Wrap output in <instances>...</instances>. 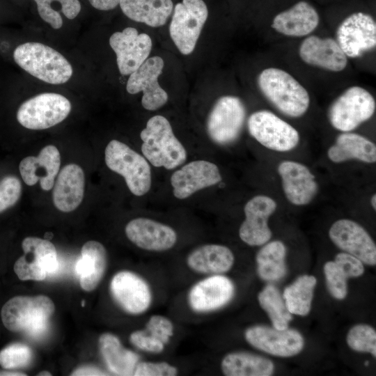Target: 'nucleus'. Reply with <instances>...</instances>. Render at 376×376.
Returning a JSON list of instances; mask_svg holds the SVG:
<instances>
[{
    "instance_id": "nucleus-12",
    "label": "nucleus",
    "mask_w": 376,
    "mask_h": 376,
    "mask_svg": "<svg viewBox=\"0 0 376 376\" xmlns=\"http://www.w3.org/2000/svg\"><path fill=\"white\" fill-rule=\"evenodd\" d=\"M336 36V40L347 57H360L375 48V21L369 14L352 13L338 25Z\"/></svg>"
},
{
    "instance_id": "nucleus-31",
    "label": "nucleus",
    "mask_w": 376,
    "mask_h": 376,
    "mask_svg": "<svg viewBox=\"0 0 376 376\" xmlns=\"http://www.w3.org/2000/svg\"><path fill=\"white\" fill-rule=\"evenodd\" d=\"M99 347L109 370L116 375H132L139 361V355L125 348L111 333H104L99 338Z\"/></svg>"
},
{
    "instance_id": "nucleus-23",
    "label": "nucleus",
    "mask_w": 376,
    "mask_h": 376,
    "mask_svg": "<svg viewBox=\"0 0 376 376\" xmlns=\"http://www.w3.org/2000/svg\"><path fill=\"white\" fill-rule=\"evenodd\" d=\"M299 55L305 63L331 72H340L347 64L348 57L331 38L306 37L299 46Z\"/></svg>"
},
{
    "instance_id": "nucleus-42",
    "label": "nucleus",
    "mask_w": 376,
    "mask_h": 376,
    "mask_svg": "<svg viewBox=\"0 0 376 376\" xmlns=\"http://www.w3.org/2000/svg\"><path fill=\"white\" fill-rule=\"evenodd\" d=\"M178 374V368L166 361H139L133 375L174 376Z\"/></svg>"
},
{
    "instance_id": "nucleus-15",
    "label": "nucleus",
    "mask_w": 376,
    "mask_h": 376,
    "mask_svg": "<svg viewBox=\"0 0 376 376\" xmlns=\"http://www.w3.org/2000/svg\"><path fill=\"white\" fill-rule=\"evenodd\" d=\"M110 291L116 302L127 313L146 312L152 301L149 283L140 275L127 270L117 272L110 283Z\"/></svg>"
},
{
    "instance_id": "nucleus-6",
    "label": "nucleus",
    "mask_w": 376,
    "mask_h": 376,
    "mask_svg": "<svg viewBox=\"0 0 376 376\" xmlns=\"http://www.w3.org/2000/svg\"><path fill=\"white\" fill-rule=\"evenodd\" d=\"M208 14L203 0H182L174 6L169 33L182 54L189 55L194 50Z\"/></svg>"
},
{
    "instance_id": "nucleus-36",
    "label": "nucleus",
    "mask_w": 376,
    "mask_h": 376,
    "mask_svg": "<svg viewBox=\"0 0 376 376\" xmlns=\"http://www.w3.org/2000/svg\"><path fill=\"white\" fill-rule=\"evenodd\" d=\"M261 308L267 313L273 327L277 329L288 328L292 314L288 311L283 297L273 285H266L258 295Z\"/></svg>"
},
{
    "instance_id": "nucleus-48",
    "label": "nucleus",
    "mask_w": 376,
    "mask_h": 376,
    "mask_svg": "<svg viewBox=\"0 0 376 376\" xmlns=\"http://www.w3.org/2000/svg\"><path fill=\"white\" fill-rule=\"evenodd\" d=\"M370 203L372 205V207L374 210H376V194H373L370 199Z\"/></svg>"
},
{
    "instance_id": "nucleus-17",
    "label": "nucleus",
    "mask_w": 376,
    "mask_h": 376,
    "mask_svg": "<svg viewBox=\"0 0 376 376\" xmlns=\"http://www.w3.org/2000/svg\"><path fill=\"white\" fill-rule=\"evenodd\" d=\"M235 291V285L228 277L223 274L208 275L191 287L187 302L195 313H210L228 304Z\"/></svg>"
},
{
    "instance_id": "nucleus-43",
    "label": "nucleus",
    "mask_w": 376,
    "mask_h": 376,
    "mask_svg": "<svg viewBox=\"0 0 376 376\" xmlns=\"http://www.w3.org/2000/svg\"><path fill=\"white\" fill-rule=\"evenodd\" d=\"M130 341L137 349L152 354L162 352L166 347L162 342L155 338L145 329L133 331L130 336Z\"/></svg>"
},
{
    "instance_id": "nucleus-45",
    "label": "nucleus",
    "mask_w": 376,
    "mask_h": 376,
    "mask_svg": "<svg viewBox=\"0 0 376 376\" xmlns=\"http://www.w3.org/2000/svg\"><path fill=\"white\" fill-rule=\"evenodd\" d=\"M92 7L101 11H109L119 6L120 0H88Z\"/></svg>"
},
{
    "instance_id": "nucleus-19",
    "label": "nucleus",
    "mask_w": 376,
    "mask_h": 376,
    "mask_svg": "<svg viewBox=\"0 0 376 376\" xmlns=\"http://www.w3.org/2000/svg\"><path fill=\"white\" fill-rule=\"evenodd\" d=\"M277 207L276 202L265 195H257L244 207L245 219L239 228V236L245 244L262 246L272 237L268 219Z\"/></svg>"
},
{
    "instance_id": "nucleus-38",
    "label": "nucleus",
    "mask_w": 376,
    "mask_h": 376,
    "mask_svg": "<svg viewBox=\"0 0 376 376\" xmlns=\"http://www.w3.org/2000/svg\"><path fill=\"white\" fill-rule=\"evenodd\" d=\"M31 349L20 343L10 344L0 352V365L5 369H16L28 366L32 359Z\"/></svg>"
},
{
    "instance_id": "nucleus-18",
    "label": "nucleus",
    "mask_w": 376,
    "mask_h": 376,
    "mask_svg": "<svg viewBox=\"0 0 376 376\" xmlns=\"http://www.w3.org/2000/svg\"><path fill=\"white\" fill-rule=\"evenodd\" d=\"M332 242L344 252L354 256L368 265L376 264V246L368 233L357 222L341 219L329 228Z\"/></svg>"
},
{
    "instance_id": "nucleus-9",
    "label": "nucleus",
    "mask_w": 376,
    "mask_h": 376,
    "mask_svg": "<svg viewBox=\"0 0 376 376\" xmlns=\"http://www.w3.org/2000/svg\"><path fill=\"white\" fill-rule=\"evenodd\" d=\"M246 115L240 98L228 95L220 97L207 116L206 129L210 139L221 146L235 141L242 130Z\"/></svg>"
},
{
    "instance_id": "nucleus-11",
    "label": "nucleus",
    "mask_w": 376,
    "mask_h": 376,
    "mask_svg": "<svg viewBox=\"0 0 376 376\" xmlns=\"http://www.w3.org/2000/svg\"><path fill=\"white\" fill-rule=\"evenodd\" d=\"M22 246L24 254L14 265V271L20 280L42 281L57 271V252L49 240L27 237Z\"/></svg>"
},
{
    "instance_id": "nucleus-7",
    "label": "nucleus",
    "mask_w": 376,
    "mask_h": 376,
    "mask_svg": "<svg viewBox=\"0 0 376 376\" xmlns=\"http://www.w3.org/2000/svg\"><path fill=\"white\" fill-rule=\"evenodd\" d=\"M375 108L373 96L365 88L354 86L347 88L331 103L328 118L337 130L351 132L368 120Z\"/></svg>"
},
{
    "instance_id": "nucleus-14",
    "label": "nucleus",
    "mask_w": 376,
    "mask_h": 376,
    "mask_svg": "<svg viewBox=\"0 0 376 376\" xmlns=\"http://www.w3.org/2000/svg\"><path fill=\"white\" fill-rule=\"evenodd\" d=\"M109 43L116 54L117 66L122 75H130L141 66L148 58L152 47L150 36L139 33L134 27L113 33Z\"/></svg>"
},
{
    "instance_id": "nucleus-1",
    "label": "nucleus",
    "mask_w": 376,
    "mask_h": 376,
    "mask_svg": "<svg viewBox=\"0 0 376 376\" xmlns=\"http://www.w3.org/2000/svg\"><path fill=\"white\" fill-rule=\"evenodd\" d=\"M54 312V302L45 295L17 296L5 303L1 315L3 325L9 331L38 338L47 331Z\"/></svg>"
},
{
    "instance_id": "nucleus-29",
    "label": "nucleus",
    "mask_w": 376,
    "mask_h": 376,
    "mask_svg": "<svg viewBox=\"0 0 376 376\" xmlns=\"http://www.w3.org/2000/svg\"><path fill=\"white\" fill-rule=\"evenodd\" d=\"M107 264V253L99 242H86L81 251V257L75 265L80 285L86 291L93 290L102 280Z\"/></svg>"
},
{
    "instance_id": "nucleus-30",
    "label": "nucleus",
    "mask_w": 376,
    "mask_h": 376,
    "mask_svg": "<svg viewBox=\"0 0 376 376\" xmlns=\"http://www.w3.org/2000/svg\"><path fill=\"white\" fill-rule=\"evenodd\" d=\"M119 6L131 20L159 27L171 16L174 5L172 0H120Z\"/></svg>"
},
{
    "instance_id": "nucleus-34",
    "label": "nucleus",
    "mask_w": 376,
    "mask_h": 376,
    "mask_svg": "<svg viewBox=\"0 0 376 376\" xmlns=\"http://www.w3.org/2000/svg\"><path fill=\"white\" fill-rule=\"evenodd\" d=\"M316 283L315 276L302 275L285 288L283 298L291 314L306 316L309 313Z\"/></svg>"
},
{
    "instance_id": "nucleus-39",
    "label": "nucleus",
    "mask_w": 376,
    "mask_h": 376,
    "mask_svg": "<svg viewBox=\"0 0 376 376\" xmlns=\"http://www.w3.org/2000/svg\"><path fill=\"white\" fill-rule=\"evenodd\" d=\"M324 273L327 289L331 296L337 299L345 298L348 277L344 271L334 261H328L324 265Z\"/></svg>"
},
{
    "instance_id": "nucleus-5",
    "label": "nucleus",
    "mask_w": 376,
    "mask_h": 376,
    "mask_svg": "<svg viewBox=\"0 0 376 376\" xmlns=\"http://www.w3.org/2000/svg\"><path fill=\"white\" fill-rule=\"evenodd\" d=\"M107 167L123 176L135 196L145 195L151 187V170L147 159L125 143L111 140L104 151Z\"/></svg>"
},
{
    "instance_id": "nucleus-41",
    "label": "nucleus",
    "mask_w": 376,
    "mask_h": 376,
    "mask_svg": "<svg viewBox=\"0 0 376 376\" xmlns=\"http://www.w3.org/2000/svg\"><path fill=\"white\" fill-rule=\"evenodd\" d=\"M144 329L165 345L169 344L174 334L173 322L162 315H151L148 320Z\"/></svg>"
},
{
    "instance_id": "nucleus-10",
    "label": "nucleus",
    "mask_w": 376,
    "mask_h": 376,
    "mask_svg": "<svg viewBox=\"0 0 376 376\" xmlns=\"http://www.w3.org/2000/svg\"><path fill=\"white\" fill-rule=\"evenodd\" d=\"M250 135L264 147L277 152L292 150L299 144L298 131L267 110L253 112L247 120Z\"/></svg>"
},
{
    "instance_id": "nucleus-46",
    "label": "nucleus",
    "mask_w": 376,
    "mask_h": 376,
    "mask_svg": "<svg viewBox=\"0 0 376 376\" xmlns=\"http://www.w3.org/2000/svg\"><path fill=\"white\" fill-rule=\"evenodd\" d=\"M104 372L93 366H82L76 369L71 375H106Z\"/></svg>"
},
{
    "instance_id": "nucleus-49",
    "label": "nucleus",
    "mask_w": 376,
    "mask_h": 376,
    "mask_svg": "<svg viewBox=\"0 0 376 376\" xmlns=\"http://www.w3.org/2000/svg\"><path fill=\"white\" fill-rule=\"evenodd\" d=\"M53 237V234L52 233H47L45 235V239L49 240Z\"/></svg>"
},
{
    "instance_id": "nucleus-44",
    "label": "nucleus",
    "mask_w": 376,
    "mask_h": 376,
    "mask_svg": "<svg viewBox=\"0 0 376 376\" xmlns=\"http://www.w3.org/2000/svg\"><path fill=\"white\" fill-rule=\"evenodd\" d=\"M334 262L344 271L348 278L358 277L363 274V263L354 256L345 252L338 253Z\"/></svg>"
},
{
    "instance_id": "nucleus-4",
    "label": "nucleus",
    "mask_w": 376,
    "mask_h": 376,
    "mask_svg": "<svg viewBox=\"0 0 376 376\" xmlns=\"http://www.w3.org/2000/svg\"><path fill=\"white\" fill-rule=\"evenodd\" d=\"M15 62L33 77L48 84L66 83L72 75L70 62L52 47L38 42H27L13 52Z\"/></svg>"
},
{
    "instance_id": "nucleus-2",
    "label": "nucleus",
    "mask_w": 376,
    "mask_h": 376,
    "mask_svg": "<svg viewBox=\"0 0 376 376\" xmlns=\"http://www.w3.org/2000/svg\"><path fill=\"white\" fill-rule=\"evenodd\" d=\"M257 82L263 95L283 114L298 118L307 111L311 102L307 90L286 71L265 68Z\"/></svg>"
},
{
    "instance_id": "nucleus-35",
    "label": "nucleus",
    "mask_w": 376,
    "mask_h": 376,
    "mask_svg": "<svg viewBox=\"0 0 376 376\" xmlns=\"http://www.w3.org/2000/svg\"><path fill=\"white\" fill-rule=\"evenodd\" d=\"M40 17L54 29L63 24V14L67 19H73L80 13L79 0H33Z\"/></svg>"
},
{
    "instance_id": "nucleus-50",
    "label": "nucleus",
    "mask_w": 376,
    "mask_h": 376,
    "mask_svg": "<svg viewBox=\"0 0 376 376\" xmlns=\"http://www.w3.org/2000/svg\"><path fill=\"white\" fill-rule=\"evenodd\" d=\"M38 375H42V376H43V375H46V376L49 375L50 376V375H52V374L50 373L47 372V371H42L38 374Z\"/></svg>"
},
{
    "instance_id": "nucleus-33",
    "label": "nucleus",
    "mask_w": 376,
    "mask_h": 376,
    "mask_svg": "<svg viewBox=\"0 0 376 376\" xmlns=\"http://www.w3.org/2000/svg\"><path fill=\"white\" fill-rule=\"evenodd\" d=\"M285 244L274 240L263 244L256 256L259 277L266 281H278L286 274Z\"/></svg>"
},
{
    "instance_id": "nucleus-28",
    "label": "nucleus",
    "mask_w": 376,
    "mask_h": 376,
    "mask_svg": "<svg viewBox=\"0 0 376 376\" xmlns=\"http://www.w3.org/2000/svg\"><path fill=\"white\" fill-rule=\"evenodd\" d=\"M327 156L334 163L355 159L373 164L376 162V146L361 134L345 132L336 137L328 149Z\"/></svg>"
},
{
    "instance_id": "nucleus-40",
    "label": "nucleus",
    "mask_w": 376,
    "mask_h": 376,
    "mask_svg": "<svg viewBox=\"0 0 376 376\" xmlns=\"http://www.w3.org/2000/svg\"><path fill=\"white\" fill-rule=\"evenodd\" d=\"M22 193L20 180L14 175H7L0 180V213L13 207Z\"/></svg>"
},
{
    "instance_id": "nucleus-32",
    "label": "nucleus",
    "mask_w": 376,
    "mask_h": 376,
    "mask_svg": "<svg viewBox=\"0 0 376 376\" xmlns=\"http://www.w3.org/2000/svg\"><path fill=\"white\" fill-rule=\"evenodd\" d=\"M221 369L226 376H269L274 366L265 357L246 352H233L222 359Z\"/></svg>"
},
{
    "instance_id": "nucleus-47",
    "label": "nucleus",
    "mask_w": 376,
    "mask_h": 376,
    "mask_svg": "<svg viewBox=\"0 0 376 376\" xmlns=\"http://www.w3.org/2000/svg\"><path fill=\"white\" fill-rule=\"evenodd\" d=\"M0 375H5V376H10V375H12V376H24V375H26V374L24 373H17V372H5V371H1L0 372Z\"/></svg>"
},
{
    "instance_id": "nucleus-24",
    "label": "nucleus",
    "mask_w": 376,
    "mask_h": 376,
    "mask_svg": "<svg viewBox=\"0 0 376 376\" xmlns=\"http://www.w3.org/2000/svg\"><path fill=\"white\" fill-rule=\"evenodd\" d=\"M61 165L58 148L48 145L41 149L38 155L29 156L19 163V169L23 181L29 186L38 182L45 191L50 190L54 184Z\"/></svg>"
},
{
    "instance_id": "nucleus-20",
    "label": "nucleus",
    "mask_w": 376,
    "mask_h": 376,
    "mask_svg": "<svg viewBox=\"0 0 376 376\" xmlns=\"http://www.w3.org/2000/svg\"><path fill=\"white\" fill-rule=\"evenodd\" d=\"M222 180L218 166L209 161L195 160L178 169L171 176L173 194L185 199L195 192L218 184Z\"/></svg>"
},
{
    "instance_id": "nucleus-8",
    "label": "nucleus",
    "mask_w": 376,
    "mask_h": 376,
    "mask_svg": "<svg viewBox=\"0 0 376 376\" xmlns=\"http://www.w3.org/2000/svg\"><path fill=\"white\" fill-rule=\"evenodd\" d=\"M70 111L71 103L65 96L44 93L24 102L17 110V119L27 129L45 130L62 122Z\"/></svg>"
},
{
    "instance_id": "nucleus-27",
    "label": "nucleus",
    "mask_w": 376,
    "mask_h": 376,
    "mask_svg": "<svg viewBox=\"0 0 376 376\" xmlns=\"http://www.w3.org/2000/svg\"><path fill=\"white\" fill-rule=\"evenodd\" d=\"M234 262L232 251L217 244L201 245L191 251L186 258L189 269L205 275L223 274L232 268Z\"/></svg>"
},
{
    "instance_id": "nucleus-51",
    "label": "nucleus",
    "mask_w": 376,
    "mask_h": 376,
    "mask_svg": "<svg viewBox=\"0 0 376 376\" xmlns=\"http://www.w3.org/2000/svg\"><path fill=\"white\" fill-rule=\"evenodd\" d=\"M81 305H82V306H84V300L82 301Z\"/></svg>"
},
{
    "instance_id": "nucleus-26",
    "label": "nucleus",
    "mask_w": 376,
    "mask_h": 376,
    "mask_svg": "<svg viewBox=\"0 0 376 376\" xmlns=\"http://www.w3.org/2000/svg\"><path fill=\"white\" fill-rule=\"evenodd\" d=\"M319 21L315 8L301 1L277 14L273 19L272 27L286 36L303 37L311 33L318 27Z\"/></svg>"
},
{
    "instance_id": "nucleus-16",
    "label": "nucleus",
    "mask_w": 376,
    "mask_h": 376,
    "mask_svg": "<svg viewBox=\"0 0 376 376\" xmlns=\"http://www.w3.org/2000/svg\"><path fill=\"white\" fill-rule=\"evenodd\" d=\"M244 338L253 347L268 354L289 357L299 353L304 347L301 334L291 329H277L264 325H254L244 331Z\"/></svg>"
},
{
    "instance_id": "nucleus-25",
    "label": "nucleus",
    "mask_w": 376,
    "mask_h": 376,
    "mask_svg": "<svg viewBox=\"0 0 376 376\" xmlns=\"http://www.w3.org/2000/svg\"><path fill=\"white\" fill-rule=\"evenodd\" d=\"M52 198L55 207L70 212L78 207L84 195L85 175L77 164L65 166L58 173L53 186Z\"/></svg>"
},
{
    "instance_id": "nucleus-37",
    "label": "nucleus",
    "mask_w": 376,
    "mask_h": 376,
    "mask_svg": "<svg viewBox=\"0 0 376 376\" xmlns=\"http://www.w3.org/2000/svg\"><path fill=\"white\" fill-rule=\"evenodd\" d=\"M347 343L354 351L370 352L376 356V331L370 326L359 324L352 327L347 335Z\"/></svg>"
},
{
    "instance_id": "nucleus-13",
    "label": "nucleus",
    "mask_w": 376,
    "mask_h": 376,
    "mask_svg": "<svg viewBox=\"0 0 376 376\" xmlns=\"http://www.w3.org/2000/svg\"><path fill=\"white\" fill-rule=\"evenodd\" d=\"M164 67L162 58L152 56L148 58L129 76L126 84L127 91L132 95L141 92V104L146 110H157L168 101V94L158 81Z\"/></svg>"
},
{
    "instance_id": "nucleus-22",
    "label": "nucleus",
    "mask_w": 376,
    "mask_h": 376,
    "mask_svg": "<svg viewBox=\"0 0 376 376\" xmlns=\"http://www.w3.org/2000/svg\"><path fill=\"white\" fill-rule=\"evenodd\" d=\"M284 194L295 205L310 203L318 194L315 175L304 164L295 161L281 162L277 167Z\"/></svg>"
},
{
    "instance_id": "nucleus-3",
    "label": "nucleus",
    "mask_w": 376,
    "mask_h": 376,
    "mask_svg": "<svg viewBox=\"0 0 376 376\" xmlns=\"http://www.w3.org/2000/svg\"><path fill=\"white\" fill-rule=\"evenodd\" d=\"M143 157L155 167L173 169L187 159V151L164 116L156 115L140 133Z\"/></svg>"
},
{
    "instance_id": "nucleus-21",
    "label": "nucleus",
    "mask_w": 376,
    "mask_h": 376,
    "mask_svg": "<svg viewBox=\"0 0 376 376\" xmlns=\"http://www.w3.org/2000/svg\"><path fill=\"white\" fill-rule=\"evenodd\" d=\"M125 232L128 240L139 248L155 252L172 249L178 240L171 226L145 217L135 218L127 223Z\"/></svg>"
}]
</instances>
